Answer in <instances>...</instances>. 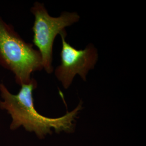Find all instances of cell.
Instances as JSON below:
<instances>
[{
  "label": "cell",
  "mask_w": 146,
  "mask_h": 146,
  "mask_svg": "<svg viewBox=\"0 0 146 146\" xmlns=\"http://www.w3.org/2000/svg\"><path fill=\"white\" fill-rule=\"evenodd\" d=\"M37 86L36 80L32 78L29 84L21 86L17 94H13L4 84H0V93L3 99L0 100V109L5 110L11 115V130L23 126L26 131L35 132L40 138L51 134L52 128L56 133L72 131L73 122L82 109V102L73 111L61 117H48L38 113L35 108L33 93Z\"/></svg>",
  "instance_id": "1"
},
{
  "label": "cell",
  "mask_w": 146,
  "mask_h": 146,
  "mask_svg": "<svg viewBox=\"0 0 146 146\" xmlns=\"http://www.w3.org/2000/svg\"><path fill=\"white\" fill-rule=\"evenodd\" d=\"M0 66L14 75L22 86L31 82V74L43 69L40 52L26 42L14 27L0 17Z\"/></svg>",
  "instance_id": "2"
},
{
  "label": "cell",
  "mask_w": 146,
  "mask_h": 146,
  "mask_svg": "<svg viewBox=\"0 0 146 146\" xmlns=\"http://www.w3.org/2000/svg\"><path fill=\"white\" fill-rule=\"evenodd\" d=\"M35 19L32 28L33 42L42 57L43 68L48 74L53 72L52 51L55 38L66 31L65 28L80 20L76 12H62L58 17L49 14L43 3L36 2L31 9Z\"/></svg>",
  "instance_id": "3"
},
{
  "label": "cell",
  "mask_w": 146,
  "mask_h": 146,
  "mask_svg": "<svg viewBox=\"0 0 146 146\" xmlns=\"http://www.w3.org/2000/svg\"><path fill=\"white\" fill-rule=\"evenodd\" d=\"M60 35L62 40L61 64L56 68L55 75L63 87L67 89L77 74L84 81H86L89 71L94 68L98 61V52L92 44L81 50L73 47L66 41V31Z\"/></svg>",
  "instance_id": "4"
}]
</instances>
